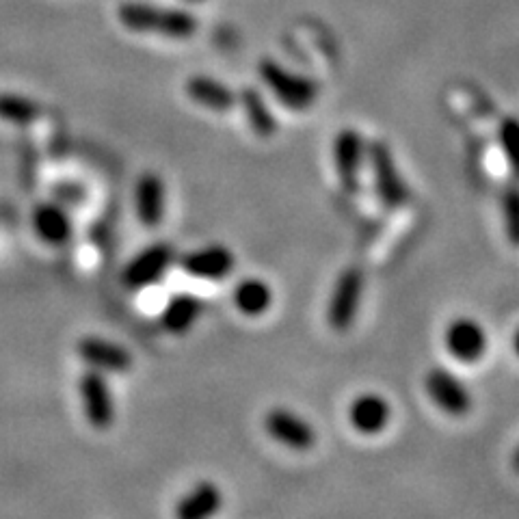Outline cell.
<instances>
[{"label":"cell","mask_w":519,"mask_h":519,"mask_svg":"<svg viewBox=\"0 0 519 519\" xmlns=\"http://www.w3.org/2000/svg\"><path fill=\"white\" fill-rule=\"evenodd\" d=\"M366 163L370 167L372 184H375L377 197L381 204L390 210L403 208L409 202V184L403 178L401 169L394 158L392 148L385 141H372L368 143L366 152Z\"/></svg>","instance_id":"1"},{"label":"cell","mask_w":519,"mask_h":519,"mask_svg":"<svg viewBox=\"0 0 519 519\" xmlns=\"http://www.w3.org/2000/svg\"><path fill=\"white\" fill-rule=\"evenodd\" d=\"M366 290V277L359 266H346V269L338 275L331 295L327 299L325 318L327 325L336 331V334H346L355 321L359 308H362Z\"/></svg>","instance_id":"2"},{"label":"cell","mask_w":519,"mask_h":519,"mask_svg":"<svg viewBox=\"0 0 519 519\" xmlns=\"http://www.w3.org/2000/svg\"><path fill=\"white\" fill-rule=\"evenodd\" d=\"M424 394L448 418H468L474 409V394L463 379L446 366H433L422 379Z\"/></svg>","instance_id":"3"},{"label":"cell","mask_w":519,"mask_h":519,"mask_svg":"<svg viewBox=\"0 0 519 519\" xmlns=\"http://www.w3.org/2000/svg\"><path fill=\"white\" fill-rule=\"evenodd\" d=\"M262 427L275 444L292 452H310L318 444L314 424L290 407H271L262 418Z\"/></svg>","instance_id":"4"},{"label":"cell","mask_w":519,"mask_h":519,"mask_svg":"<svg viewBox=\"0 0 519 519\" xmlns=\"http://www.w3.org/2000/svg\"><path fill=\"white\" fill-rule=\"evenodd\" d=\"M444 351L459 364H478L489 351V334L481 321L474 316H455L444 327Z\"/></svg>","instance_id":"5"},{"label":"cell","mask_w":519,"mask_h":519,"mask_svg":"<svg viewBox=\"0 0 519 519\" xmlns=\"http://www.w3.org/2000/svg\"><path fill=\"white\" fill-rule=\"evenodd\" d=\"M260 74L264 78V83L273 91V96L282 102L286 109L303 113L310 111L314 106L318 98V87L308 76L290 72L284 65H279L275 61H264Z\"/></svg>","instance_id":"6"},{"label":"cell","mask_w":519,"mask_h":519,"mask_svg":"<svg viewBox=\"0 0 519 519\" xmlns=\"http://www.w3.org/2000/svg\"><path fill=\"white\" fill-rule=\"evenodd\" d=\"M78 398L91 429L109 431L115 424V396L104 372L87 368L78 379Z\"/></svg>","instance_id":"7"},{"label":"cell","mask_w":519,"mask_h":519,"mask_svg":"<svg viewBox=\"0 0 519 519\" xmlns=\"http://www.w3.org/2000/svg\"><path fill=\"white\" fill-rule=\"evenodd\" d=\"M368 143L357 128H342L334 145H331V156H334L336 176L346 193H357L359 182H362V169L366 165Z\"/></svg>","instance_id":"8"},{"label":"cell","mask_w":519,"mask_h":519,"mask_svg":"<svg viewBox=\"0 0 519 519\" xmlns=\"http://www.w3.org/2000/svg\"><path fill=\"white\" fill-rule=\"evenodd\" d=\"M394 409L388 396L379 392L357 394L346 409L349 427L362 437H377L392 424Z\"/></svg>","instance_id":"9"},{"label":"cell","mask_w":519,"mask_h":519,"mask_svg":"<svg viewBox=\"0 0 519 519\" xmlns=\"http://www.w3.org/2000/svg\"><path fill=\"white\" fill-rule=\"evenodd\" d=\"M173 260H176V254H173L171 245L167 243H156L145 247L126 264V269L122 271V282L130 290L154 286L165 277Z\"/></svg>","instance_id":"10"},{"label":"cell","mask_w":519,"mask_h":519,"mask_svg":"<svg viewBox=\"0 0 519 519\" xmlns=\"http://www.w3.org/2000/svg\"><path fill=\"white\" fill-rule=\"evenodd\" d=\"M76 353L87 368L100 370L104 375H126L135 366V357L126 346L102 336H83L76 344Z\"/></svg>","instance_id":"11"},{"label":"cell","mask_w":519,"mask_h":519,"mask_svg":"<svg viewBox=\"0 0 519 519\" xmlns=\"http://www.w3.org/2000/svg\"><path fill=\"white\" fill-rule=\"evenodd\" d=\"M180 266L186 275L202 279V282H221L234 273L236 256L230 247L212 243L191 251V254H184Z\"/></svg>","instance_id":"12"},{"label":"cell","mask_w":519,"mask_h":519,"mask_svg":"<svg viewBox=\"0 0 519 519\" xmlns=\"http://www.w3.org/2000/svg\"><path fill=\"white\" fill-rule=\"evenodd\" d=\"M223 509V491L215 481H197L176 504V519H215Z\"/></svg>","instance_id":"13"},{"label":"cell","mask_w":519,"mask_h":519,"mask_svg":"<svg viewBox=\"0 0 519 519\" xmlns=\"http://www.w3.org/2000/svg\"><path fill=\"white\" fill-rule=\"evenodd\" d=\"M135 210L137 219L145 228H158L165 219L167 210V189L161 176L156 173H145L139 178L135 189Z\"/></svg>","instance_id":"14"},{"label":"cell","mask_w":519,"mask_h":519,"mask_svg":"<svg viewBox=\"0 0 519 519\" xmlns=\"http://www.w3.org/2000/svg\"><path fill=\"white\" fill-rule=\"evenodd\" d=\"M275 292L262 277H245L232 290V303L247 318H260L273 308Z\"/></svg>","instance_id":"15"},{"label":"cell","mask_w":519,"mask_h":519,"mask_svg":"<svg viewBox=\"0 0 519 519\" xmlns=\"http://www.w3.org/2000/svg\"><path fill=\"white\" fill-rule=\"evenodd\" d=\"M204 312V305L191 292L173 295L161 312V325L171 336H186L199 321Z\"/></svg>","instance_id":"16"},{"label":"cell","mask_w":519,"mask_h":519,"mask_svg":"<svg viewBox=\"0 0 519 519\" xmlns=\"http://www.w3.org/2000/svg\"><path fill=\"white\" fill-rule=\"evenodd\" d=\"M33 232L50 247H63L72 238V221L61 206L42 204L33 210Z\"/></svg>","instance_id":"17"},{"label":"cell","mask_w":519,"mask_h":519,"mask_svg":"<svg viewBox=\"0 0 519 519\" xmlns=\"http://www.w3.org/2000/svg\"><path fill=\"white\" fill-rule=\"evenodd\" d=\"M498 143L504 161H507L513 176L519 180V119L504 117L498 126Z\"/></svg>","instance_id":"18"},{"label":"cell","mask_w":519,"mask_h":519,"mask_svg":"<svg viewBox=\"0 0 519 519\" xmlns=\"http://www.w3.org/2000/svg\"><path fill=\"white\" fill-rule=\"evenodd\" d=\"M245 104H247L249 124H251V128H254L256 135L271 137L273 132L277 130V124H275L271 111L266 109V104L262 102V98L258 96V93L249 91L247 96H245Z\"/></svg>","instance_id":"19"},{"label":"cell","mask_w":519,"mask_h":519,"mask_svg":"<svg viewBox=\"0 0 519 519\" xmlns=\"http://www.w3.org/2000/svg\"><path fill=\"white\" fill-rule=\"evenodd\" d=\"M502 221L504 234H507L509 243L519 249V186H511L502 193Z\"/></svg>","instance_id":"20"},{"label":"cell","mask_w":519,"mask_h":519,"mask_svg":"<svg viewBox=\"0 0 519 519\" xmlns=\"http://www.w3.org/2000/svg\"><path fill=\"white\" fill-rule=\"evenodd\" d=\"M193 96L204 106L215 111H230L234 106V93L217 83H204L202 87H193Z\"/></svg>","instance_id":"21"},{"label":"cell","mask_w":519,"mask_h":519,"mask_svg":"<svg viewBox=\"0 0 519 519\" xmlns=\"http://www.w3.org/2000/svg\"><path fill=\"white\" fill-rule=\"evenodd\" d=\"M0 117L11 119V122H29L35 117V109L29 102L16 98H0Z\"/></svg>","instance_id":"22"},{"label":"cell","mask_w":519,"mask_h":519,"mask_svg":"<svg viewBox=\"0 0 519 519\" xmlns=\"http://www.w3.org/2000/svg\"><path fill=\"white\" fill-rule=\"evenodd\" d=\"M511 349H513L515 357L519 359V325H517V327H515V331H513V338H511Z\"/></svg>","instance_id":"23"},{"label":"cell","mask_w":519,"mask_h":519,"mask_svg":"<svg viewBox=\"0 0 519 519\" xmlns=\"http://www.w3.org/2000/svg\"><path fill=\"white\" fill-rule=\"evenodd\" d=\"M511 465H513L515 474H519V446H517V448H515V452H513V457H511Z\"/></svg>","instance_id":"24"}]
</instances>
